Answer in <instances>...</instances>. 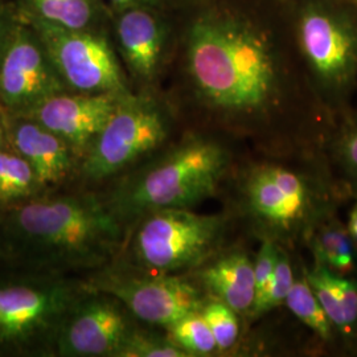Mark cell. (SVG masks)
Instances as JSON below:
<instances>
[{"instance_id": "cell-10", "label": "cell", "mask_w": 357, "mask_h": 357, "mask_svg": "<svg viewBox=\"0 0 357 357\" xmlns=\"http://www.w3.org/2000/svg\"><path fill=\"white\" fill-rule=\"evenodd\" d=\"M66 85L35 29L13 33L0 57V97L13 109L31 110Z\"/></svg>"}, {"instance_id": "cell-6", "label": "cell", "mask_w": 357, "mask_h": 357, "mask_svg": "<svg viewBox=\"0 0 357 357\" xmlns=\"http://www.w3.org/2000/svg\"><path fill=\"white\" fill-rule=\"evenodd\" d=\"M149 213L135 234L134 250L144 266L167 274L202 265L225 246L234 225L228 213L200 215L187 208Z\"/></svg>"}, {"instance_id": "cell-30", "label": "cell", "mask_w": 357, "mask_h": 357, "mask_svg": "<svg viewBox=\"0 0 357 357\" xmlns=\"http://www.w3.org/2000/svg\"><path fill=\"white\" fill-rule=\"evenodd\" d=\"M13 36V33H10V26L7 23L6 16L0 11V57L3 54V52L6 50L10 38Z\"/></svg>"}, {"instance_id": "cell-20", "label": "cell", "mask_w": 357, "mask_h": 357, "mask_svg": "<svg viewBox=\"0 0 357 357\" xmlns=\"http://www.w3.org/2000/svg\"><path fill=\"white\" fill-rule=\"evenodd\" d=\"M311 259L319 261L336 274L357 277V248L345 222L335 215L320 224L307 243Z\"/></svg>"}, {"instance_id": "cell-16", "label": "cell", "mask_w": 357, "mask_h": 357, "mask_svg": "<svg viewBox=\"0 0 357 357\" xmlns=\"http://www.w3.org/2000/svg\"><path fill=\"white\" fill-rule=\"evenodd\" d=\"M115 35L128 69L141 79H151L165 45V28L153 7L121 8L115 20Z\"/></svg>"}, {"instance_id": "cell-7", "label": "cell", "mask_w": 357, "mask_h": 357, "mask_svg": "<svg viewBox=\"0 0 357 357\" xmlns=\"http://www.w3.org/2000/svg\"><path fill=\"white\" fill-rule=\"evenodd\" d=\"M31 22L66 88L89 94H130L114 52L101 33Z\"/></svg>"}, {"instance_id": "cell-32", "label": "cell", "mask_w": 357, "mask_h": 357, "mask_svg": "<svg viewBox=\"0 0 357 357\" xmlns=\"http://www.w3.org/2000/svg\"><path fill=\"white\" fill-rule=\"evenodd\" d=\"M1 142H3V128L0 126V144H1Z\"/></svg>"}, {"instance_id": "cell-3", "label": "cell", "mask_w": 357, "mask_h": 357, "mask_svg": "<svg viewBox=\"0 0 357 357\" xmlns=\"http://www.w3.org/2000/svg\"><path fill=\"white\" fill-rule=\"evenodd\" d=\"M312 86L333 118L357 90V10L347 0H284Z\"/></svg>"}, {"instance_id": "cell-15", "label": "cell", "mask_w": 357, "mask_h": 357, "mask_svg": "<svg viewBox=\"0 0 357 357\" xmlns=\"http://www.w3.org/2000/svg\"><path fill=\"white\" fill-rule=\"evenodd\" d=\"M303 271L336 333L342 356L357 357V277L336 274L306 258Z\"/></svg>"}, {"instance_id": "cell-11", "label": "cell", "mask_w": 357, "mask_h": 357, "mask_svg": "<svg viewBox=\"0 0 357 357\" xmlns=\"http://www.w3.org/2000/svg\"><path fill=\"white\" fill-rule=\"evenodd\" d=\"M125 97L63 91L28 110V116L59 135L72 150L82 151L89 149Z\"/></svg>"}, {"instance_id": "cell-9", "label": "cell", "mask_w": 357, "mask_h": 357, "mask_svg": "<svg viewBox=\"0 0 357 357\" xmlns=\"http://www.w3.org/2000/svg\"><path fill=\"white\" fill-rule=\"evenodd\" d=\"M97 287L122 302L138 319L165 327L190 314L200 312L208 299L191 277L122 278L110 275Z\"/></svg>"}, {"instance_id": "cell-24", "label": "cell", "mask_w": 357, "mask_h": 357, "mask_svg": "<svg viewBox=\"0 0 357 357\" xmlns=\"http://www.w3.org/2000/svg\"><path fill=\"white\" fill-rule=\"evenodd\" d=\"M200 314L215 336L218 355L229 354L240 345L243 320L236 311L220 301L208 298Z\"/></svg>"}, {"instance_id": "cell-19", "label": "cell", "mask_w": 357, "mask_h": 357, "mask_svg": "<svg viewBox=\"0 0 357 357\" xmlns=\"http://www.w3.org/2000/svg\"><path fill=\"white\" fill-rule=\"evenodd\" d=\"M332 175L348 197H357V109L351 106L337 115L323 147Z\"/></svg>"}, {"instance_id": "cell-1", "label": "cell", "mask_w": 357, "mask_h": 357, "mask_svg": "<svg viewBox=\"0 0 357 357\" xmlns=\"http://www.w3.org/2000/svg\"><path fill=\"white\" fill-rule=\"evenodd\" d=\"M192 102L225 138L255 153L321 151L335 118L312 86L284 0H197L183 35Z\"/></svg>"}, {"instance_id": "cell-28", "label": "cell", "mask_w": 357, "mask_h": 357, "mask_svg": "<svg viewBox=\"0 0 357 357\" xmlns=\"http://www.w3.org/2000/svg\"><path fill=\"white\" fill-rule=\"evenodd\" d=\"M352 202H354V204H352L351 209H349L348 220L345 222V227H347V230H348L352 241L356 245L357 248V197L354 199Z\"/></svg>"}, {"instance_id": "cell-29", "label": "cell", "mask_w": 357, "mask_h": 357, "mask_svg": "<svg viewBox=\"0 0 357 357\" xmlns=\"http://www.w3.org/2000/svg\"><path fill=\"white\" fill-rule=\"evenodd\" d=\"M112 4H114L115 7L121 8H126V7H134V6H146V7H156L159 4H162L165 0H107Z\"/></svg>"}, {"instance_id": "cell-13", "label": "cell", "mask_w": 357, "mask_h": 357, "mask_svg": "<svg viewBox=\"0 0 357 357\" xmlns=\"http://www.w3.org/2000/svg\"><path fill=\"white\" fill-rule=\"evenodd\" d=\"M69 291L60 287L0 289V343L23 342L44 331L69 310Z\"/></svg>"}, {"instance_id": "cell-23", "label": "cell", "mask_w": 357, "mask_h": 357, "mask_svg": "<svg viewBox=\"0 0 357 357\" xmlns=\"http://www.w3.org/2000/svg\"><path fill=\"white\" fill-rule=\"evenodd\" d=\"M168 339L188 356L218 355L215 336L200 312L190 314L167 327Z\"/></svg>"}, {"instance_id": "cell-5", "label": "cell", "mask_w": 357, "mask_h": 357, "mask_svg": "<svg viewBox=\"0 0 357 357\" xmlns=\"http://www.w3.org/2000/svg\"><path fill=\"white\" fill-rule=\"evenodd\" d=\"M16 228L29 241L59 257L88 258L110 250L119 224L102 204L89 197H59L23 205Z\"/></svg>"}, {"instance_id": "cell-25", "label": "cell", "mask_w": 357, "mask_h": 357, "mask_svg": "<svg viewBox=\"0 0 357 357\" xmlns=\"http://www.w3.org/2000/svg\"><path fill=\"white\" fill-rule=\"evenodd\" d=\"M38 178L20 155L0 153V203H11L29 196Z\"/></svg>"}, {"instance_id": "cell-4", "label": "cell", "mask_w": 357, "mask_h": 357, "mask_svg": "<svg viewBox=\"0 0 357 357\" xmlns=\"http://www.w3.org/2000/svg\"><path fill=\"white\" fill-rule=\"evenodd\" d=\"M229 141L208 131L190 134L135 180L126 192L125 206L141 213L191 209L220 193L240 162Z\"/></svg>"}, {"instance_id": "cell-26", "label": "cell", "mask_w": 357, "mask_h": 357, "mask_svg": "<svg viewBox=\"0 0 357 357\" xmlns=\"http://www.w3.org/2000/svg\"><path fill=\"white\" fill-rule=\"evenodd\" d=\"M115 356L123 357H190L169 339L131 332Z\"/></svg>"}, {"instance_id": "cell-21", "label": "cell", "mask_w": 357, "mask_h": 357, "mask_svg": "<svg viewBox=\"0 0 357 357\" xmlns=\"http://www.w3.org/2000/svg\"><path fill=\"white\" fill-rule=\"evenodd\" d=\"M31 19L73 31L100 32L101 0H23Z\"/></svg>"}, {"instance_id": "cell-31", "label": "cell", "mask_w": 357, "mask_h": 357, "mask_svg": "<svg viewBox=\"0 0 357 357\" xmlns=\"http://www.w3.org/2000/svg\"><path fill=\"white\" fill-rule=\"evenodd\" d=\"M347 1H348L351 6H354L357 10V0H347Z\"/></svg>"}, {"instance_id": "cell-27", "label": "cell", "mask_w": 357, "mask_h": 357, "mask_svg": "<svg viewBox=\"0 0 357 357\" xmlns=\"http://www.w3.org/2000/svg\"><path fill=\"white\" fill-rule=\"evenodd\" d=\"M280 246L271 241H259V248L255 255V296L265 290L273 277L277 259L280 255Z\"/></svg>"}, {"instance_id": "cell-8", "label": "cell", "mask_w": 357, "mask_h": 357, "mask_svg": "<svg viewBox=\"0 0 357 357\" xmlns=\"http://www.w3.org/2000/svg\"><path fill=\"white\" fill-rule=\"evenodd\" d=\"M168 126L153 103L125 97L90 143L84 162L89 178H109L166 141Z\"/></svg>"}, {"instance_id": "cell-18", "label": "cell", "mask_w": 357, "mask_h": 357, "mask_svg": "<svg viewBox=\"0 0 357 357\" xmlns=\"http://www.w3.org/2000/svg\"><path fill=\"white\" fill-rule=\"evenodd\" d=\"M305 253H294L295 278L283 306L321 345L326 356H342L336 333L303 271Z\"/></svg>"}, {"instance_id": "cell-12", "label": "cell", "mask_w": 357, "mask_h": 357, "mask_svg": "<svg viewBox=\"0 0 357 357\" xmlns=\"http://www.w3.org/2000/svg\"><path fill=\"white\" fill-rule=\"evenodd\" d=\"M128 333V319L118 305L93 298L61 323L59 347L65 356H115Z\"/></svg>"}, {"instance_id": "cell-17", "label": "cell", "mask_w": 357, "mask_h": 357, "mask_svg": "<svg viewBox=\"0 0 357 357\" xmlns=\"http://www.w3.org/2000/svg\"><path fill=\"white\" fill-rule=\"evenodd\" d=\"M13 141L33 169L38 184H57L69 174L73 165L70 146L33 119L13 126Z\"/></svg>"}, {"instance_id": "cell-22", "label": "cell", "mask_w": 357, "mask_h": 357, "mask_svg": "<svg viewBox=\"0 0 357 357\" xmlns=\"http://www.w3.org/2000/svg\"><path fill=\"white\" fill-rule=\"evenodd\" d=\"M294 278H295L294 255L281 248L273 277L268 282V286L265 287V290L258 296H255L252 312L245 321L255 323L268 312L283 306L287 299V295L293 287Z\"/></svg>"}, {"instance_id": "cell-2", "label": "cell", "mask_w": 357, "mask_h": 357, "mask_svg": "<svg viewBox=\"0 0 357 357\" xmlns=\"http://www.w3.org/2000/svg\"><path fill=\"white\" fill-rule=\"evenodd\" d=\"M233 169V222L243 220L258 241L305 253L320 224L339 215L348 197L321 151L291 156L255 153Z\"/></svg>"}, {"instance_id": "cell-14", "label": "cell", "mask_w": 357, "mask_h": 357, "mask_svg": "<svg viewBox=\"0 0 357 357\" xmlns=\"http://www.w3.org/2000/svg\"><path fill=\"white\" fill-rule=\"evenodd\" d=\"M190 273L206 298L225 303L243 321L249 318L255 299V255L241 245L224 246Z\"/></svg>"}]
</instances>
